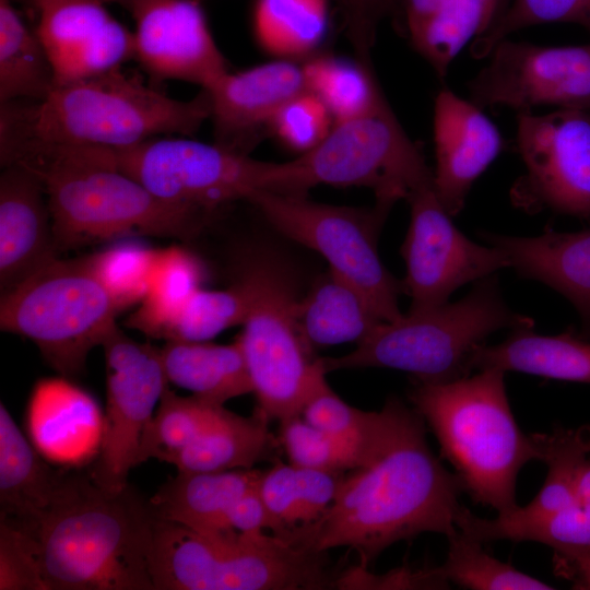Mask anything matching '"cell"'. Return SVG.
Segmentation results:
<instances>
[{
  "mask_svg": "<svg viewBox=\"0 0 590 590\" xmlns=\"http://www.w3.org/2000/svg\"><path fill=\"white\" fill-rule=\"evenodd\" d=\"M487 57L467 83L469 101L479 108L522 113L552 105L590 111V44L540 46L504 38Z\"/></svg>",
  "mask_w": 590,
  "mask_h": 590,
  "instance_id": "15",
  "label": "cell"
},
{
  "mask_svg": "<svg viewBox=\"0 0 590 590\" xmlns=\"http://www.w3.org/2000/svg\"><path fill=\"white\" fill-rule=\"evenodd\" d=\"M458 530L483 542L509 540L539 542L554 552L590 547V504H573L546 512H529L517 507L495 519L474 516L462 506L456 517Z\"/></svg>",
  "mask_w": 590,
  "mask_h": 590,
  "instance_id": "31",
  "label": "cell"
},
{
  "mask_svg": "<svg viewBox=\"0 0 590 590\" xmlns=\"http://www.w3.org/2000/svg\"><path fill=\"white\" fill-rule=\"evenodd\" d=\"M574 493L577 503L590 504V460L588 459L580 464L576 473Z\"/></svg>",
  "mask_w": 590,
  "mask_h": 590,
  "instance_id": "50",
  "label": "cell"
},
{
  "mask_svg": "<svg viewBox=\"0 0 590 590\" xmlns=\"http://www.w3.org/2000/svg\"><path fill=\"white\" fill-rule=\"evenodd\" d=\"M386 412L385 406L379 412H366L351 406L331 389L324 376L308 398L300 415L312 426L368 449L385 425Z\"/></svg>",
  "mask_w": 590,
  "mask_h": 590,
  "instance_id": "44",
  "label": "cell"
},
{
  "mask_svg": "<svg viewBox=\"0 0 590 590\" xmlns=\"http://www.w3.org/2000/svg\"><path fill=\"white\" fill-rule=\"evenodd\" d=\"M64 470H56L0 404V519L22 522L49 502Z\"/></svg>",
  "mask_w": 590,
  "mask_h": 590,
  "instance_id": "29",
  "label": "cell"
},
{
  "mask_svg": "<svg viewBox=\"0 0 590 590\" xmlns=\"http://www.w3.org/2000/svg\"><path fill=\"white\" fill-rule=\"evenodd\" d=\"M106 364V410L99 451L88 470L99 486L118 491L128 485L139 464L142 436L168 379L161 347L138 342L118 326L102 344Z\"/></svg>",
  "mask_w": 590,
  "mask_h": 590,
  "instance_id": "13",
  "label": "cell"
},
{
  "mask_svg": "<svg viewBox=\"0 0 590 590\" xmlns=\"http://www.w3.org/2000/svg\"><path fill=\"white\" fill-rule=\"evenodd\" d=\"M0 156L43 182L59 253L128 236L190 239L214 217L153 194L117 166L113 149L30 145Z\"/></svg>",
  "mask_w": 590,
  "mask_h": 590,
  "instance_id": "4",
  "label": "cell"
},
{
  "mask_svg": "<svg viewBox=\"0 0 590 590\" xmlns=\"http://www.w3.org/2000/svg\"><path fill=\"white\" fill-rule=\"evenodd\" d=\"M26 423L30 440L47 461L74 468L97 457L104 415L94 398L69 378L35 384Z\"/></svg>",
  "mask_w": 590,
  "mask_h": 590,
  "instance_id": "22",
  "label": "cell"
},
{
  "mask_svg": "<svg viewBox=\"0 0 590 590\" xmlns=\"http://www.w3.org/2000/svg\"><path fill=\"white\" fill-rule=\"evenodd\" d=\"M433 135L434 190L455 216L463 209L474 181L504 150L505 141L483 109L448 87L435 97Z\"/></svg>",
  "mask_w": 590,
  "mask_h": 590,
  "instance_id": "20",
  "label": "cell"
},
{
  "mask_svg": "<svg viewBox=\"0 0 590 590\" xmlns=\"http://www.w3.org/2000/svg\"><path fill=\"white\" fill-rule=\"evenodd\" d=\"M261 470L181 472L165 482L150 499L157 519L198 532H216L233 504L261 476Z\"/></svg>",
  "mask_w": 590,
  "mask_h": 590,
  "instance_id": "25",
  "label": "cell"
},
{
  "mask_svg": "<svg viewBox=\"0 0 590 590\" xmlns=\"http://www.w3.org/2000/svg\"><path fill=\"white\" fill-rule=\"evenodd\" d=\"M334 123L321 99L306 90L279 109L271 120L269 134L286 149L302 155L320 144Z\"/></svg>",
  "mask_w": 590,
  "mask_h": 590,
  "instance_id": "45",
  "label": "cell"
},
{
  "mask_svg": "<svg viewBox=\"0 0 590 590\" xmlns=\"http://www.w3.org/2000/svg\"><path fill=\"white\" fill-rule=\"evenodd\" d=\"M304 193L317 185L364 187L376 203L393 206L434 186L433 170L385 101L357 117L335 122L327 138L292 160Z\"/></svg>",
  "mask_w": 590,
  "mask_h": 590,
  "instance_id": "12",
  "label": "cell"
},
{
  "mask_svg": "<svg viewBox=\"0 0 590 590\" xmlns=\"http://www.w3.org/2000/svg\"><path fill=\"white\" fill-rule=\"evenodd\" d=\"M298 320L312 349L358 344L382 322L365 297L330 270L299 297Z\"/></svg>",
  "mask_w": 590,
  "mask_h": 590,
  "instance_id": "32",
  "label": "cell"
},
{
  "mask_svg": "<svg viewBox=\"0 0 590 590\" xmlns=\"http://www.w3.org/2000/svg\"><path fill=\"white\" fill-rule=\"evenodd\" d=\"M332 0H256L251 30L258 46L276 59H308L326 39Z\"/></svg>",
  "mask_w": 590,
  "mask_h": 590,
  "instance_id": "33",
  "label": "cell"
},
{
  "mask_svg": "<svg viewBox=\"0 0 590 590\" xmlns=\"http://www.w3.org/2000/svg\"><path fill=\"white\" fill-rule=\"evenodd\" d=\"M548 473L539 494L527 506L529 512H546L576 504L574 483L580 464L590 453L583 428L556 429L552 434H534Z\"/></svg>",
  "mask_w": 590,
  "mask_h": 590,
  "instance_id": "40",
  "label": "cell"
},
{
  "mask_svg": "<svg viewBox=\"0 0 590 590\" xmlns=\"http://www.w3.org/2000/svg\"><path fill=\"white\" fill-rule=\"evenodd\" d=\"M516 143L526 174L511 189L514 203L590 220V111L517 113Z\"/></svg>",
  "mask_w": 590,
  "mask_h": 590,
  "instance_id": "14",
  "label": "cell"
},
{
  "mask_svg": "<svg viewBox=\"0 0 590 590\" xmlns=\"http://www.w3.org/2000/svg\"><path fill=\"white\" fill-rule=\"evenodd\" d=\"M387 421L363 463L345 473L335 500L312 526L292 534L294 546L328 552L349 546L367 567L396 542L424 532L458 531L463 485L434 456L424 418L397 399L385 404Z\"/></svg>",
  "mask_w": 590,
  "mask_h": 590,
  "instance_id": "1",
  "label": "cell"
},
{
  "mask_svg": "<svg viewBox=\"0 0 590 590\" xmlns=\"http://www.w3.org/2000/svg\"><path fill=\"white\" fill-rule=\"evenodd\" d=\"M157 249L127 241L85 256V261L119 312L144 298Z\"/></svg>",
  "mask_w": 590,
  "mask_h": 590,
  "instance_id": "41",
  "label": "cell"
},
{
  "mask_svg": "<svg viewBox=\"0 0 590 590\" xmlns=\"http://www.w3.org/2000/svg\"><path fill=\"white\" fill-rule=\"evenodd\" d=\"M544 23H573L590 33V0H510L496 22L472 40L470 52L482 59L511 33Z\"/></svg>",
  "mask_w": 590,
  "mask_h": 590,
  "instance_id": "43",
  "label": "cell"
},
{
  "mask_svg": "<svg viewBox=\"0 0 590 590\" xmlns=\"http://www.w3.org/2000/svg\"><path fill=\"white\" fill-rule=\"evenodd\" d=\"M0 590H47L32 538L0 520Z\"/></svg>",
  "mask_w": 590,
  "mask_h": 590,
  "instance_id": "46",
  "label": "cell"
},
{
  "mask_svg": "<svg viewBox=\"0 0 590 590\" xmlns=\"http://www.w3.org/2000/svg\"><path fill=\"white\" fill-rule=\"evenodd\" d=\"M583 428H585L586 436L590 442V426H583Z\"/></svg>",
  "mask_w": 590,
  "mask_h": 590,
  "instance_id": "52",
  "label": "cell"
},
{
  "mask_svg": "<svg viewBox=\"0 0 590 590\" xmlns=\"http://www.w3.org/2000/svg\"><path fill=\"white\" fill-rule=\"evenodd\" d=\"M505 371L483 369L446 382H418L409 397L435 434L472 498L507 514L518 507L516 480L530 460H542L534 435L518 426Z\"/></svg>",
  "mask_w": 590,
  "mask_h": 590,
  "instance_id": "5",
  "label": "cell"
},
{
  "mask_svg": "<svg viewBox=\"0 0 590 590\" xmlns=\"http://www.w3.org/2000/svg\"><path fill=\"white\" fill-rule=\"evenodd\" d=\"M204 267L188 249L170 246L157 249L148 292L125 324L157 339L163 328L201 287Z\"/></svg>",
  "mask_w": 590,
  "mask_h": 590,
  "instance_id": "35",
  "label": "cell"
},
{
  "mask_svg": "<svg viewBox=\"0 0 590 590\" xmlns=\"http://www.w3.org/2000/svg\"><path fill=\"white\" fill-rule=\"evenodd\" d=\"M408 202L411 217L401 253L411 310L445 304L460 286L510 267L499 248L479 245L457 228L434 186L415 191Z\"/></svg>",
  "mask_w": 590,
  "mask_h": 590,
  "instance_id": "16",
  "label": "cell"
},
{
  "mask_svg": "<svg viewBox=\"0 0 590 590\" xmlns=\"http://www.w3.org/2000/svg\"><path fill=\"white\" fill-rule=\"evenodd\" d=\"M447 559L435 573L447 583L477 590H548L550 585L517 570L482 548V543L460 530L447 538Z\"/></svg>",
  "mask_w": 590,
  "mask_h": 590,
  "instance_id": "38",
  "label": "cell"
},
{
  "mask_svg": "<svg viewBox=\"0 0 590 590\" xmlns=\"http://www.w3.org/2000/svg\"><path fill=\"white\" fill-rule=\"evenodd\" d=\"M238 260L236 280L247 294L248 311L237 338L257 409L281 423L302 414L327 373L303 335L300 296L285 264L263 250H248Z\"/></svg>",
  "mask_w": 590,
  "mask_h": 590,
  "instance_id": "8",
  "label": "cell"
},
{
  "mask_svg": "<svg viewBox=\"0 0 590 590\" xmlns=\"http://www.w3.org/2000/svg\"><path fill=\"white\" fill-rule=\"evenodd\" d=\"M133 59L158 84L177 80L208 88L228 72L199 0H134Z\"/></svg>",
  "mask_w": 590,
  "mask_h": 590,
  "instance_id": "17",
  "label": "cell"
},
{
  "mask_svg": "<svg viewBox=\"0 0 590 590\" xmlns=\"http://www.w3.org/2000/svg\"><path fill=\"white\" fill-rule=\"evenodd\" d=\"M114 300L85 258H56L1 293L0 328L31 340L60 376H80L90 352L117 327Z\"/></svg>",
  "mask_w": 590,
  "mask_h": 590,
  "instance_id": "9",
  "label": "cell"
},
{
  "mask_svg": "<svg viewBox=\"0 0 590 590\" xmlns=\"http://www.w3.org/2000/svg\"><path fill=\"white\" fill-rule=\"evenodd\" d=\"M206 90L214 143L249 155L269 134L279 109L307 88L302 63L275 59L239 72L228 71Z\"/></svg>",
  "mask_w": 590,
  "mask_h": 590,
  "instance_id": "19",
  "label": "cell"
},
{
  "mask_svg": "<svg viewBox=\"0 0 590 590\" xmlns=\"http://www.w3.org/2000/svg\"><path fill=\"white\" fill-rule=\"evenodd\" d=\"M522 278L540 281L569 299L590 328V228L533 237L484 234Z\"/></svg>",
  "mask_w": 590,
  "mask_h": 590,
  "instance_id": "24",
  "label": "cell"
},
{
  "mask_svg": "<svg viewBox=\"0 0 590 590\" xmlns=\"http://www.w3.org/2000/svg\"><path fill=\"white\" fill-rule=\"evenodd\" d=\"M328 552L234 529L198 532L156 520L150 574L154 590H315L337 587Z\"/></svg>",
  "mask_w": 590,
  "mask_h": 590,
  "instance_id": "6",
  "label": "cell"
},
{
  "mask_svg": "<svg viewBox=\"0 0 590 590\" xmlns=\"http://www.w3.org/2000/svg\"><path fill=\"white\" fill-rule=\"evenodd\" d=\"M55 87L48 55L13 5L0 0V103L42 101Z\"/></svg>",
  "mask_w": 590,
  "mask_h": 590,
  "instance_id": "34",
  "label": "cell"
},
{
  "mask_svg": "<svg viewBox=\"0 0 590 590\" xmlns=\"http://www.w3.org/2000/svg\"><path fill=\"white\" fill-rule=\"evenodd\" d=\"M268 423L269 418L257 408L249 417L232 412L224 422L176 453L167 463L181 472H222L251 469L261 461L275 462L280 459L282 446Z\"/></svg>",
  "mask_w": 590,
  "mask_h": 590,
  "instance_id": "30",
  "label": "cell"
},
{
  "mask_svg": "<svg viewBox=\"0 0 590 590\" xmlns=\"http://www.w3.org/2000/svg\"><path fill=\"white\" fill-rule=\"evenodd\" d=\"M231 411L197 396L181 397L169 388L146 426L139 450V464L150 458L168 462L176 453L220 425Z\"/></svg>",
  "mask_w": 590,
  "mask_h": 590,
  "instance_id": "37",
  "label": "cell"
},
{
  "mask_svg": "<svg viewBox=\"0 0 590 590\" xmlns=\"http://www.w3.org/2000/svg\"><path fill=\"white\" fill-rule=\"evenodd\" d=\"M554 568L557 575L574 582V588L590 589V547L554 552Z\"/></svg>",
  "mask_w": 590,
  "mask_h": 590,
  "instance_id": "49",
  "label": "cell"
},
{
  "mask_svg": "<svg viewBox=\"0 0 590 590\" xmlns=\"http://www.w3.org/2000/svg\"><path fill=\"white\" fill-rule=\"evenodd\" d=\"M52 219L39 178L22 165L0 175V288L16 286L58 258Z\"/></svg>",
  "mask_w": 590,
  "mask_h": 590,
  "instance_id": "21",
  "label": "cell"
},
{
  "mask_svg": "<svg viewBox=\"0 0 590 590\" xmlns=\"http://www.w3.org/2000/svg\"><path fill=\"white\" fill-rule=\"evenodd\" d=\"M532 328L514 329L499 344L475 347L469 362L470 370H515L590 384V343L569 333L536 334Z\"/></svg>",
  "mask_w": 590,
  "mask_h": 590,
  "instance_id": "26",
  "label": "cell"
},
{
  "mask_svg": "<svg viewBox=\"0 0 590 590\" xmlns=\"http://www.w3.org/2000/svg\"><path fill=\"white\" fill-rule=\"evenodd\" d=\"M509 1L390 0L389 14L411 47L444 78L461 49L483 35Z\"/></svg>",
  "mask_w": 590,
  "mask_h": 590,
  "instance_id": "23",
  "label": "cell"
},
{
  "mask_svg": "<svg viewBox=\"0 0 590 590\" xmlns=\"http://www.w3.org/2000/svg\"><path fill=\"white\" fill-rule=\"evenodd\" d=\"M206 88L176 99L121 68L55 86L42 101L0 103V153L30 145L120 150L193 135L210 119Z\"/></svg>",
  "mask_w": 590,
  "mask_h": 590,
  "instance_id": "3",
  "label": "cell"
},
{
  "mask_svg": "<svg viewBox=\"0 0 590 590\" xmlns=\"http://www.w3.org/2000/svg\"><path fill=\"white\" fill-rule=\"evenodd\" d=\"M105 3H117L126 9H129L134 0H103Z\"/></svg>",
  "mask_w": 590,
  "mask_h": 590,
  "instance_id": "51",
  "label": "cell"
},
{
  "mask_svg": "<svg viewBox=\"0 0 590 590\" xmlns=\"http://www.w3.org/2000/svg\"><path fill=\"white\" fill-rule=\"evenodd\" d=\"M161 353L168 381L193 396L224 405L229 399L252 393L238 338L229 344L166 341Z\"/></svg>",
  "mask_w": 590,
  "mask_h": 590,
  "instance_id": "27",
  "label": "cell"
},
{
  "mask_svg": "<svg viewBox=\"0 0 590 590\" xmlns=\"http://www.w3.org/2000/svg\"><path fill=\"white\" fill-rule=\"evenodd\" d=\"M306 88L327 106L335 122L363 115L386 99L371 63L332 55L302 62Z\"/></svg>",
  "mask_w": 590,
  "mask_h": 590,
  "instance_id": "36",
  "label": "cell"
},
{
  "mask_svg": "<svg viewBox=\"0 0 590 590\" xmlns=\"http://www.w3.org/2000/svg\"><path fill=\"white\" fill-rule=\"evenodd\" d=\"M31 2L55 86L101 75L133 59V32L107 11L103 0Z\"/></svg>",
  "mask_w": 590,
  "mask_h": 590,
  "instance_id": "18",
  "label": "cell"
},
{
  "mask_svg": "<svg viewBox=\"0 0 590 590\" xmlns=\"http://www.w3.org/2000/svg\"><path fill=\"white\" fill-rule=\"evenodd\" d=\"M533 324L506 305L492 274L455 303L410 309L397 320L380 322L354 351L323 357L321 364L327 374L382 367L406 371L418 382H446L469 375L471 354L493 332Z\"/></svg>",
  "mask_w": 590,
  "mask_h": 590,
  "instance_id": "7",
  "label": "cell"
},
{
  "mask_svg": "<svg viewBox=\"0 0 590 590\" xmlns=\"http://www.w3.org/2000/svg\"><path fill=\"white\" fill-rule=\"evenodd\" d=\"M156 520L150 499L129 484L110 491L88 473L64 470L40 511L22 522L2 521L34 541L47 590H154Z\"/></svg>",
  "mask_w": 590,
  "mask_h": 590,
  "instance_id": "2",
  "label": "cell"
},
{
  "mask_svg": "<svg viewBox=\"0 0 590 590\" xmlns=\"http://www.w3.org/2000/svg\"><path fill=\"white\" fill-rule=\"evenodd\" d=\"M117 166L160 199L211 215L257 190L299 194L290 162L258 161L216 143L158 137L114 150Z\"/></svg>",
  "mask_w": 590,
  "mask_h": 590,
  "instance_id": "10",
  "label": "cell"
},
{
  "mask_svg": "<svg viewBox=\"0 0 590 590\" xmlns=\"http://www.w3.org/2000/svg\"><path fill=\"white\" fill-rule=\"evenodd\" d=\"M247 202L285 237L318 252L329 270L351 283L381 321H393L400 285L382 263L377 248L379 229L391 206L371 210L311 201L305 194L257 190Z\"/></svg>",
  "mask_w": 590,
  "mask_h": 590,
  "instance_id": "11",
  "label": "cell"
},
{
  "mask_svg": "<svg viewBox=\"0 0 590 590\" xmlns=\"http://www.w3.org/2000/svg\"><path fill=\"white\" fill-rule=\"evenodd\" d=\"M338 4L345 35L357 59L371 63L370 50L381 20L389 14L390 0H332Z\"/></svg>",
  "mask_w": 590,
  "mask_h": 590,
  "instance_id": "47",
  "label": "cell"
},
{
  "mask_svg": "<svg viewBox=\"0 0 590 590\" xmlns=\"http://www.w3.org/2000/svg\"><path fill=\"white\" fill-rule=\"evenodd\" d=\"M259 483V482H258ZM259 533L272 529L271 516L258 491V484L240 496L227 510L222 530Z\"/></svg>",
  "mask_w": 590,
  "mask_h": 590,
  "instance_id": "48",
  "label": "cell"
},
{
  "mask_svg": "<svg viewBox=\"0 0 590 590\" xmlns=\"http://www.w3.org/2000/svg\"><path fill=\"white\" fill-rule=\"evenodd\" d=\"M278 437L288 463L299 468L347 472L359 467L367 452L354 441L312 426L302 415L281 422Z\"/></svg>",
  "mask_w": 590,
  "mask_h": 590,
  "instance_id": "42",
  "label": "cell"
},
{
  "mask_svg": "<svg viewBox=\"0 0 590 590\" xmlns=\"http://www.w3.org/2000/svg\"><path fill=\"white\" fill-rule=\"evenodd\" d=\"M346 472L316 470L283 463L262 471L258 491L271 516L273 535L286 540L329 510Z\"/></svg>",
  "mask_w": 590,
  "mask_h": 590,
  "instance_id": "28",
  "label": "cell"
},
{
  "mask_svg": "<svg viewBox=\"0 0 590 590\" xmlns=\"http://www.w3.org/2000/svg\"><path fill=\"white\" fill-rule=\"evenodd\" d=\"M248 298L235 280L224 290L198 288L178 314L163 328L157 339L165 341H210L222 331L243 324Z\"/></svg>",
  "mask_w": 590,
  "mask_h": 590,
  "instance_id": "39",
  "label": "cell"
}]
</instances>
